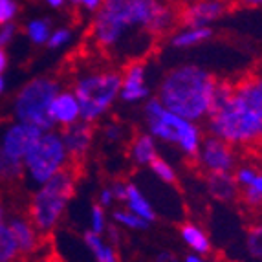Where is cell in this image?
I'll return each mask as SVG.
<instances>
[{
	"label": "cell",
	"instance_id": "cell-15",
	"mask_svg": "<svg viewBox=\"0 0 262 262\" xmlns=\"http://www.w3.org/2000/svg\"><path fill=\"white\" fill-rule=\"evenodd\" d=\"M236 184L241 187L242 200L249 207H258L262 204V170L251 165H238L233 172Z\"/></svg>",
	"mask_w": 262,
	"mask_h": 262
},
{
	"label": "cell",
	"instance_id": "cell-17",
	"mask_svg": "<svg viewBox=\"0 0 262 262\" xmlns=\"http://www.w3.org/2000/svg\"><path fill=\"white\" fill-rule=\"evenodd\" d=\"M123 204L130 213H134L136 216H140L141 220L149 224H154L158 219L156 207L152 206V202L147 198L141 187L134 182H127V191H125V198H123Z\"/></svg>",
	"mask_w": 262,
	"mask_h": 262
},
{
	"label": "cell",
	"instance_id": "cell-29",
	"mask_svg": "<svg viewBox=\"0 0 262 262\" xmlns=\"http://www.w3.org/2000/svg\"><path fill=\"white\" fill-rule=\"evenodd\" d=\"M24 176V167L20 163L11 162L2 149H0V182L2 184H11V182H17Z\"/></svg>",
	"mask_w": 262,
	"mask_h": 262
},
{
	"label": "cell",
	"instance_id": "cell-13",
	"mask_svg": "<svg viewBox=\"0 0 262 262\" xmlns=\"http://www.w3.org/2000/svg\"><path fill=\"white\" fill-rule=\"evenodd\" d=\"M62 141L68 150L70 160H83L94 145V138H96V128L92 123L86 121H77L70 127H66L61 130Z\"/></svg>",
	"mask_w": 262,
	"mask_h": 262
},
{
	"label": "cell",
	"instance_id": "cell-24",
	"mask_svg": "<svg viewBox=\"0 0 262 262\" xmlns=\"http://www.w3.org/2000/svg\"><path fill=\"white\" fill-rule=\"evenodd\" d=\"M112 222L116 226L123 227V229H127V231H145L149 224L141 220L140 216H136L134 213L127 209V207H119V209H114L112 211Z\"/></svg>",
	"mask_w": 262,
	"mask_h": 262
},
{
	"label": "cell",
	"instance_id": "cell-22",
	"mask_svg": "<svg viewBox=\"0 0 262 262\" xmlns=\"http://www.w3.org/2000/svg\"><path fill=\"white\" fill-rule=\"evenodd\" d=\"M83 241L86 249L92 253L96 262H119V257L116 253L112 242L103 235H94V233L86 231L83 235Z\"/></svg>",
	"mask_w": 262,
	"mask_h": 262
},
{
	"label": "cell",
	"instance_id": "cell-18",
	"mask_svg": "<svg viewBox=\"0 0 262 262\" xmlns=\"http://www.w3.org/2000/svg\"><path fill=\"white\" fill-rule=\"evenodd\" d=\"M206 189L209 196L222 204H231L241 196V187L233 172L226 174H206Z\"/></svg>",
	"mask_w": 262,
	"mask_h": 262
},
{
	"label": "cell",
	"instance_id": "cell-28",
	"mask_svg": "<svg viewBox=\"0 0 262 262\" xmlns=\"http://www.w3.org/2000/svg\"><path fill=\"white\" fill-rule=\"evenodd\" d=\"M246 251L255 260H262V222H257L246 233Z\"/></svg>",
	"mask_w": 262,
	"mask_h": 262
},
{
	"label": "cell",
	"instance_id": "cell-26",
	"mask_svg": "<svg viewBox=\"0 0 262 262\" xmlns=\"http://www.w3.org/2000/svg\"><path fill=\"white\" fill-rule=\"evenodd\" d=\"M149 169H150V172H152L154 178L165 185L176 184V180H178V174H176V169L172 167V163L162 156H158L156 160L149 165Z\"/></svg>",
	"mask_w": 262,
	"mask_h": 262
},
{
	"label": "cell",
	"instance_id": "cell-41",
	"mask_svg": "<svg viewBox=\"0 0 262 262\" xmlns=\"http://www.w3.org/2000/svg\"><path fill=\"white\" fill-rule=\"evenodd\" d=\"M6 68H8V53L6 48H0V74H4Z\"/></svg>",
	"mask_w": 262,
	"mask_h": 262
},
{
	"label": "cell",
	"instance_id": "cell-23",
	"mask_svg": "<svg viewBox=\"0 0 262 262\" xmlns=\"http://www.w3.org/2000/svg\"><path fill=\"white\" fill-rule=\"evenodd\" d=\"M52 22L48 18H31L26 24V37L31 44L35 46H44L48 42L50 33H52Z\"/></svg>",
	"mask_w": 262,
	"mask_h": 262
},
{
	"label": "cell",
	"instance_id": "cell-8",
	"mask_svg": "<svg viewBox=\"0 0 262 262\" xmlns=\"http://www.w3.org/2000/svg\"><path fill=\"white\" fill-rule=\"evenodd\" d=\"M22 167L28 182L35 187L48 182L52 176L64 170L66 167H70V156L64 147L61 132L55 128L42 132L28 156L24 158Z\"/></svg>",
	"mask_w": 262,
	"mask_h": 262
},
{
	"label": "cell",
	"instance_id": "cell-40",
	"mask_svg": "<svg viewBox=\"0 0 262 262\" xmlns=\"http://www.w3.org/2000/svg\"><path fill=\"white\" fill-rule=\"evenodd\" d=\"M70 0H44V4L48 6V8H52V9H61V8H64L66 4H68Z\"/></svg>",
	"mask_w": 262,
	"mask_h": 262
},
{
	"label": "cell",
	"instance_id": "cell-7",
	"mask_svg": "<svg viewBox=\"0 0 262 262\" xmlns=\"http://www.w3.org/2000/svg\"><path fill=\"white\" fill-rule=\"evenodd\" d=\"M62 84L52 75H39L20 86L11 103V114L15 121L28 123L42 132L52 130L53 121L50 118V105L59 94Z\"/></svg>",
	"mask_w": 262,
	"mask_h": 262
},
{
	"label": "cell",
	"instance_id": "cell-5",
	"mask_svg": "<svg viewBox=\"0 0 262 262\" xmlns=\"http://www.w3.org/2000/svg\"><path fill=\"white\" fill-rule=\"evenodd\" d=\"M121 74L112 68H92L81 72L72 84L81 106V119L96 123L103 119L119 101Z\"/></svg>",
	"mask_w": 262,
	"mask_h": 262
},
{
	"label": "cell",
	"instance_id": "cell-11",
	"mask_svg": "<svg viewBox=\"0 0 262 262\" xmlns=\"http://www.w3.org/2000/svg\"><path fill=\"white\" fill-rule=\"evenodd\" d=\"M119 99L125 105H143L150 99V86L147 83V64L141 61H132L121 72V88Z\"/></svg>",
	"mask_w": 262,
	"mask_h": 262
},
{
	"label": "cell",
	"instance_id": "cell-27",
	"mask_svg": "<svg viewBox=\"0 0 262 262\" xmlns=\"http://www.w3.org/2000/svg\"><path fill=\"white\" fill-rule=\"evenodd\" d=\"M108 227H110V220H108V214H106V209L94 204L90 207V213H88V231L94 233V235L106 236Z\"/></svg>",
	"mask_w": 262,
	"mask_h": 262
},
{
	"label": "cell",
	"instance_id": "cell-4",
	"mask_svg": "<svg viewBox=\"0 0 262 262\" xmlns=\"http://www.w3.org/2000/svg\"><path fill=\"white\" fill-rule=\"evenodd\" d=\"M77 187V174L72 167L57 172L55 176L35 187L30 200L28 219L39 229L40 235L52 233L64 216Z\"/></svg>",
	"mask_w": 262,
	"mask_h": 262
},
{
	"label": "cell",
	"instance_id": "cell-14",
	"mask_svg": "<svg viewBox=\"0 0 262 262\" xmlns=\"http://www.w3.org/2000/svg\"><path fill=\"white\" fill-rule=\"evenodd\" d=\"M50 118L53 121V127H59L61 130L81 121V106H79V101L72 92V88L70 90L61 88L59 94L53 97L52 105H50Z\"/></svg>",
	"mask_w": 262,
	"mask_h": 262
},
{
	"label": "cell",
	"instance_id": "cell-12",
	"mask_svg": "<svg viewBox=\"0 0 262 262\" xmlns=\"http://www.w3.org/2000/svg\"><path fill=\"white\" fill-rule=\"evenodd\" d=\"M227 13L226 0H194L180 13L182 26L191 28H213Z\"/></svg>",
	"mask_w": 262,
	"mask_h": 262
},
{
	"label": "cell",
	"instance_id": "cell-30",
	"mask_svg": "<svg viewBox=\"0 0 262 262\" xmlns=\"http://www.w3.org/2000/svg\"><path fill=\"white\" fill-rule=\"evenodd\" d=\"M72 39H74V31H72V28H68V26L53 28L46 46H48L50 50H61V48H66V46L72 42Z\"/></svg>",
	"mask_w": 262,
	"mask_h": 262
},
{
	"label": "cell",
	"instance_id": "cell-39",
	"mask_svg": "<svg viewBox=\"0 0 262 262\" xmlns=\"http://www.w3.org/2000/svg\"><path fill=\"white\" fill-rule=\"evenodd\" d=\"M241 6L244 8H251V9H260L262 8V0H236Z\"/></svg>",
	"mask_w": 262,
	"mask_h": 262
},
{
	"label": "cell",
	"instance_id": "cell-20",
	"mask_svg": "<svg viewBox=\"0 0 262 262\" xmlns=\"http://www.w3.org/2000/svg\"><path fill=\"white\" fill-rule=\"evenodd\" d=\"M158 141L149 132H140L128 143V158L136 167H149L160 156L158 152Z\"/></svg>",
	"mask_w": 262,
	"mask_h": 262
},
{
	"label": "cell",
	"instance_id": "cell-42",
	"mask_svg": "<svg viewBox=\"0 0 262 262\" xmlns=\"http://www.w3.org/2000/svg\"><path fill=\"white\" fill-rule=\"evenodd\" d=\"M8 219L9 216H8V213H6V207L0 204V229L8 226Z\"/></svg>",
	"mask_w": 262,
	"mask_h": 262
},
{
	"label": "cell",
	"instance_id": "cell-44",
	"mask_svg": "<svg viewBox=\"0 0 262 262\" xmlns=\"http://www.w3.org/2000/svg\"><path fill=\"white\" fill-rule=\"evenodd\" d=\"M70 2H72V4H74V6H77V8H79V6L83 4L84 0H70Z\"/></svg>",
	"mask_w": 262,
	"mask_h": 262
},
{
	"label": "cell",
	"instance_id": "cell-33",
	"mask_svg": "<svg viewBox=\"0 0 262 262\" xmlns=\"http://www.w3.org/2000/svg\"><path fill=\"white\" fill-rule=\"evenodd\" d=\"M97 206H101L103 209H114V206L118 204V198H116V194H114V189L112 185H103V187L99 189V192H97Z\"/></svg>",
	"mask_w": 262,
	"mask_h": 262
},
{
	"label": "cell",
	"instance_id": "cell-21",
	"mask_svg": "<svg viewBox=\"0 0 262 262\" xmlns=\"http://www.w3.org/2000/svg\"><path fill=\"white\" fill-rule=\"evenodd\" d=\"M180 238L189 249V253H196L206 257L211 251V238L204 227L194 222H184L180 226Z\"/></svg>",
	"mask_w": 262,
	"mask_h": 262
},
{
	"label": "cell",
	"instance_id": "cell-6",
	"mask_svg": "<svg viewBox=\"0 0 262 262\" xmlns=\"http://www.w3.org/2000/svg\"><path fill=\"white\" fill-rule=\"evenodd\" d=\"M140 33L136 18V0H103L92 15L90 37L97 48L112 52L128 37Z\"/></svg>",
	"mask_w": 262,
	"mask_h": 262
},
{
	"label": "cell",
	"instance_id": "cell-10",
	"mask_svg": "<svg viewBox=\"0 0 262 262\" xmlns=\"http://www.w3.org/2000/svg\"><path fill=\"white\" fill-rule=\"evenodd\" d=\"M42 130L33 125L22 121H11L0 130V149L6 156L15 163L24 162V158L35 145V141L40 138Z\"/></svg>",
	"mask_w": 262,
	"mask_h": 262
},
{
	"label": "cell",
	"instance_id": "cell-38",
	"mask_svg": "<svg viewBox=\"0 0 262 262\" xmlns=\"http://www.w3.org/2000/svg\"><path fill=\"white\" fill-rule=\"evenodd\" d=\"M182 262H211L207 257H204V255H196V253H187L184 257V260Z\"/></svg>",
	"mask_w": 262,
	"mask_h": 262
},
{
	"label": "cell",
	"instance_id": "cell-34",
	"mask_svg": "<svg viewBox=\"0 0 262 262\" xmlns=\"http://www.w3.org/2000/svg\"><path fill=\"white\" fill-rule=\"evenodd\" d=\"M123 134H125V128H123V125L118 121H110L103 127V138H105L108 143H119Z\"/></svg>",
	"mask_w": 262,
	"mask_h": 262
},
{
	"label": "cell",
	"instance_id": "cell-2",
	"mask_svg": "<svg viewBox=\"0 0 262 262\" xmlns=\"http://www.w3.org/2000/svg\"><path fill=\"white\" fill-rule=\"evenodd\" d=\"M219 79L196 62H182L165 72L156 86V99L170 112L204 123L214 103Z\"/></svg>",
	"mask_w": 262,
	"mask_h": 262
},
{
	"label": "cell",
	"instance_id": "cell-16",
	"mask_svg": "<svg viewBox=\"0 0 262 262\" xmlns=\"http://www.w3.org/2000/svg\"><path fill=\"white\" fill-rule=\"evenodd\" d=\"M8 227L13 233L15 241L20 249V255H31L39 249L40 244V233L28 216L22 214H13L8 219Z\"/></svg>",
	"mask_w": 262,
	"mask_h": 262
},
{
	"label": "cell",
	"instance_id": "cell-1",
	"mask_svg": "<svg viewBox=\"0 0 262 262\" xmlns=\"http://www.w3.org/2000/svg\"><path fill=\"white\" fill-rule=\"evenodd\" d=\"M209 136L231 147H249L262 141V106L242 83H219L214 103L206 121Z\"/></svg>",
	"mask_w": 262,
	"mask_h": 262
},
{
	"label": "cell",
	"instance_id": "cell-3",
	"mask_svg": "<svg viewBox=\"0 0 262 262\" xmlns=\"http://www.w3.org/2000/svg\"><path fill=\"white\" fill-rule=\"evenodd\" d=\"M143 121L145 128L158 143L174 147L182 156L194 160L204 140L200 123L189 121L178 114L170 112L156 97L143 103Z\"/></svg>",
	"mask_w": 262,
	"mask_h": 262
},
{
	"label": "cell",
	"instance_id": "cell-25",
	"mask_svg": "<svg viewBox=\"0 0 262 262\" xmlns=\"http://www.w3.org/2000/svg\"><path fill=\"white\" fill-rule=\"evenodd\" d=\"M20 249L8 226L0 229V262H17Z\"/></svg>",
	"mask_w": 262,
	"mask_h": 262
},
{
	"label": "cell",
	"instance_id": "cell-31",
	"mask_svg": "<svg viewBox=\"0 0 262 262\" xmlns=\"http://www.w3.org/2000/svg\"><path fill=\"white\" fill-rule=\"evenodd\" d=\"M242 86L248 90V94L257 101L258 105L262 106V70L257 72V74H251L248 77L241 79Z\"/></svg>",
	"mask_w": 262,
	"mask_h": 262
},
{
	"label": "cell",
	"instance_id": "cell-37",
	"mask_svg": "<svg viewBox=\"0 0 262 262\" xmlns=\"http://www.w3.org/2000/svg\"><path fill=\"white\" fill-rule=\"evenodd\" d=\"M101 4H103V0H84V2L79 6V8L83 9V11H86V13L94 15L97 9L101 8Z\"/></svg>",
	"mask_w": 262,
	"mask_h": 262
},
{
	"label": "cell",
	"instance_id": "cell-9",
	"mask_svg": "<svg viewBox=\"0 0 262 262\" xmlns=\"http://www.w3.org/2000/svg\"><path fill=\"white\" fill-rule=\"evenodd\" d=\"M194 160L204 174H226L238 167L235 147L209 134L204 136Z\"/></svg>",
	"mask_w": 262,
	"mask_h": 262
},
{
	"label": "cell",
	"instance_id": "cell-35",
	"mask_svg": "<svg viewBox=\"0 0 262 262\" xmlns=\"http://www.w3.org/2000/svg\"><path fill=\"white\" fill-rule=\"evenodd\" d=\"M15 35H17V26H15V22H9V24L0 26V48L9 46V44L13 42Z\"/></svg>",
	"mask_w": 262,
	"mask_h": 262
},
{
	"label": "cell",
	"instance_id": "cell-36",
	"mask_svg": "<svg viewBox=\"0 0 262 262\" xmlns=\"http://www.w3.org/2000/svg\"><path fill=\"white\" fill-rule=\"evenodd\" d=\"M154 262H180L176 253L169 251V249H162V251H158L156 257H154Z\"/></svg>",
	"mask_w": 262,
	"mask_h": 262
},
{
	"label": "cell",
	"instance_id": "cell-19",
	"mask_svg": "<svg viewBox=\"0 0 262 262\" xmlns=\"http://www.w3.org/2000/svg\"><path fill=\"white\" fill-rule=\"evenodd\" d=\"M214 35L213 28H191V26H182L180 30L172 31V35L169 39L170 48L180 50V52H187V50L198 48L202 44L209 42Z\"/></svg>",
	"mask_w": 262,
	"mask_h": 262
},
{
	"label": "cell",
	"instance_id": "cell-43",
	"mask_svg": "<svg viewBox=\"0 0 262 262\" xmlns=\"http://www.w3.org/2000/svg\"><path fill=\"white\" fill-rule=\"evenodd\" d=\"M4 90H6V79H4V74H0V96H2Z\"/></svg>",
	"mask_w": 262,
	"mask_h": 262
},
{
	"label": "cell",
	"instance_id": "cell-32",
	"mask_svg": "<svg viewBox=\"0 0 262 262\" xmlns=\"http://www.w3.org/2000/svg\"><path fill=\"white\" fill-rule=\"evenodd\" d=\"M18 15L17 0H0V26L13 22Z\"/></svg>",
	"mask_w": 262,
	"mask_h": 262
}]
</instances>
